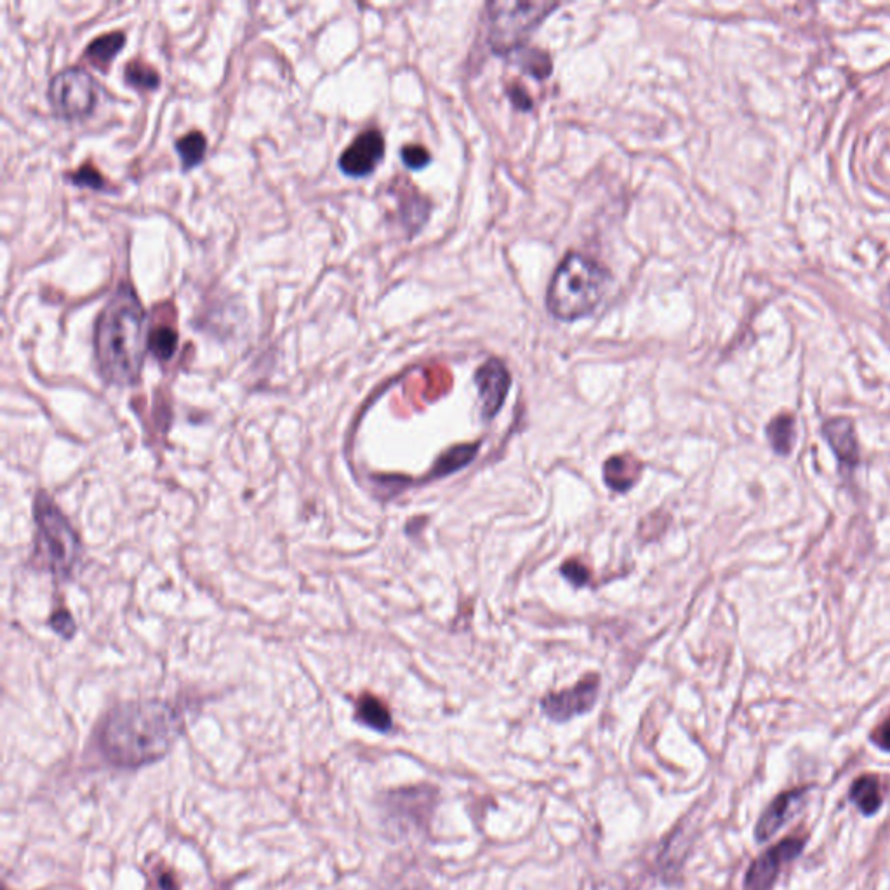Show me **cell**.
<instances>
[{
    "label": "cell",
    "mask_w": 890,
    "mask_h": 890,
    "mask_svg": "<svg viewBox=\"0 0 890 890\" xmlns=\"http://www.w3.org/2000/svg\"><path fill=\"white\" fill-rule=\"evenodd\" d=\"M159 882L160 889L162 890H178V885H176V882H174L173 875H169V873L160 875Z\"/></svg>",
    "instance_id": "obj_29"
},
{
    "label": "cell",
    "mask_w": 890,
    "mask_h": 890,
    "mask_svg": "<svg viewBox=\"0 0 890 890\" xmlns=\"http://www.w3.org/2000/svg\"><path fill=\"white\" fill-rule=\"evenodd\" d=\"M475 385L482 402V416L491 419L505 404L506 395L512 386V376L499 359H489L475 372Z\"/></svg>",
    "instance_id": "obj_10"
},
{
    "label": "cell",
    "mask_w": 890,
    "mask_h": 890,
    "mask_svg": "<svg viewBox=\"0 0 890 890\" xmlns=\"http://www.w3.org/2000/svg\"><path fill=\"white\" fill-rule=\"evenodd\" d=\"M400 157H402V162L409 169H414V171L423 169V167L428 166L432 162V155L421 145H406V147L400 150Z\"/></svg>",
    "instance_id": "obj_24"
},
{
    "label": "cell",
    "mask_w": 890,
    "mask_h": 890,
    "mask_svg": "<svg viewBox=\"0 0 890 890\" xmlns=\"http://www.w3.org/2000/svg\"><path fill=\"white\" fill-rule=\"evenodd\" d=\"M176 348H178V334L171 327H157L148 336V350L155 355V359L167 362L176 353Z\"/></svg>",
    "instance_id": "obj_20"
},
{
    "label": "cell",
    "mask_w": 890,
    "mask_h": 890,
    "mask_svg": "<svg viewBox=\"0 0 890 890\" xmlns=\"http://www.w3.org/2000/svg\"><path fill=\"white\" fill-rule=\"evenodd\" d=\"M809 790H811V786H802L795 790L783 791L781 795L774 798L758 819L757 826H755V840L757 842L771 840L804 805Z\"/></svg>",
    "instance_id": "obj_11"
},
{
    "label": "cell",
    "mask_w": 890,
    "mask_h": 890,
    "mask_svg": "<svg viewBox=\"0 0 890 890\" xmlns=\"http://www.w3.org/2000/svg\"><path fill=\"white\" fill-rule=\"evenodd\" d=\"M871 743L878 746L880 750L890 751V718H887L884 724L878 725L877 729L871 732Z\"/></svg>",
    "instance_id": "obj_26"
},
{
    "label": "cell",
    "mask_w": 890,
    "mask_h": 890,
    "mask_svg": "<svg viewBox=\"0 0 890 890\" xmlns=\"http://www.w3.org/2000/svg\"><path fill=\"white\" fill-rule=\"evenodd\" d=\"M805 838H784L750 864L744 877V890H772L786 864L804 852Z\"/></svg>",
    "instance_id": "obj_7"
},
{
    "label": "cell",
    "mask_w": 890,
    "mask_h": 890,
    "mask_svg": "<svg viewBox=\"0 0 890 890\" xmlns=\"http://www.w3.org/2000/svg\"><path fill=\"white\" fill-rule=\"evenodd\" d=\"M642 473V463L631 454H621L609 459L604 465L605 484L612 491L625 492L633 487Z\"/></svg>",
    "instance_id": "obj_14"
},
{
    "label": "cell",
    "mask_w": 890,
    "mask_h": 890,
    "mask_svg": "<svg viewBox=\"0 0 890 890\" xmlns=\"http://www.w3.org/2000/svg\"><path fill=\"white\" fill-rule=\"evenodd\" d=\"M357 718L374 731L388 732L392 729V713L374 696H364L357 705Z\"/></svg>",
    "instance_id": "obj_16"
},
{
    "label": "cell",
    "mask_w": 890,
    "mask_h": 890,
    "mask_svg": "<svg viewBox=\"0 0 890 890\" xmlns=\"http://www.w3.org/2000/svg\"><path fill=\"white\" fill-rule=\"evenodd\" d=\"M147 315L129 282H122L103 306L94 327V352L101 376L113 385L140 378L148 348Z\"/></svg>",
    "instance_id": "obj_1"
},
{
    "label": "cell",
    "mask_w": 890,
    "mask_h": 890,
    "mask_svg": "<svg viewBox=\"0 0 890 890\" xmlns=\"http://www.w3.org/2000/svg\"><path fill=\"white\" fill-rule=\"evenodd\" d=\"M611 273L583 253H567L558 263L546 291L548 312L560 322L583 319L604 299Z\"/></svg>",
    "instance_id": "obj_3"
},
{
    "label": "cell",
    "mask_w": 890,
    "mask_h": 890,
    "mask_svg": "<svg viewBox=\"0 0 890 890\" xmlns=\"http://www.w3.org/2000/svg\"><path fill=\"white\" fill-rule=\"evenodd\" d=\"M37 552L42 564L54 574L68 578L80 555V543L72 525L46 494L35 503Z\"/></svg>",
    "instance_id": "obj_5"
},
{
    "label": "cell",
    "mask_w": 890,
    "mask_h": 890,
    "mask_svg": "<svg viewBox=\"0 0 890 890\" xmlns=\"http://www.w3.org/2000/svg\"><path fill=\"white\" fill-rule=\"evenodd\" d=\"M508 93H510V100H512L515 107L522 108V110H529L532 107L531 96L525 93L524 89L512 87Z\"/></svg>",
    "instance_id": "obj_28"
},
{
    "label": "cell",
    "mask_w": 890,
    "mask_h": 890,
    "mask_svg": "<svg viewBox=\"0 0 890 890\" xmlns=\"http://www.w3.org/2000/svg\"><path fill=\"white\" fill-rule=\"evenodd\" d=\"M598 689L600 678L595 673H590L567 691L546 694L541 699V710L553 722H567L592 710L597 703Z\"/></svg>",
    "instance_id": "obj_8"
},
{
    "label": "cell",
    "mask_w": 890,
    "mask_h": 890,
    "mask_svg": "<svg viewBox=\"0 0 890 890\" xmlns=\"http://www.w3.org/2000/svg\"><path fill=\"white\" fill-rule=\"evenodd\" d=\"M124 79L129 86L141 89V91H153L160 86V75L141 61H131L127 65Z\"/></svg>",
    "instance_id": "obj_21"
},
{
    "label": "cell",
    "mask_w": 890,
    "mask_h": 890,
    "mask_svg": "<svg viewBox=\"0 0 890 890\" xmlns=\"http://www.w3.org/2000/svg\"><path fill=\"white\" fill-rule=\"evenodd\" d=\"M477 449H479V444H463L452 447L449 451L444 452L439 461L435 463L432 477H445V475L458 472L463 466L472 463L477 456Z\"/></svg>",
    "instance_id": "obj_18"
},
{
    "label": "cell",
    "mask_w": 890,
    "mask_h": 890,
    "mask_svg": "<svg viewBox=\"0 0 890 890\" xmlns=\"http://www.w3.org/2000/svg\"><path fill=\"white\" fill-rule=\"evenodd\" d=\"M385 157V138L378 129L360 133L339 157V169L352 178H366L374 173Z\"/></svg>",
    "instance_id": "obj_9"
},
{
    "label": "cell",
    "mask_w": 890,
    "mask_h": 890,
    "mask_svg": "<svg viewBox=\"0 0 890 890\" xmlns=\"http://www.w3.org/2000/svg\"><path fill=\"white\" fill-rule=\"evenodd\" d=\"M180 711L162 701L119 706L101 731V748L113 764L138 767L166 755L181 732Z\"/></svg>",
    "instance_id": "obj_2"
},
{
    "label": "cell",
    "mask_w": 890,
    "mask_h": 890,
    "mask_svg": "<svg viewBox=\"0 0 890 890\" xmlns=\"http://www.w3.org/2000/svg\"><path fill=\"white\" fill-rule=\"evenodd\" d=\"M527 74L532 75L534 79H546L552 74V60L546 53H541L538 49H531L524 54V61H520Z\"/></svg>",
    "instance_id": "obj_22"
},
{
    "label": "cell",
    "mask_w": 890,
    "mask_h": 890,
    "mask_svg": "<svg viewBox=\"0 0 890 890\" xmlns=\"http://www.w3.org/2000/svg\"><path fill=\"white\" fill-rule=\"evenodd\" d=\"M98 84L82 68H65L49 82L47 96L54 113L61 119L79 120L94 112L98 105Z\"/></svg>",
    "instance_id": "obj_6"
},
{
    "label": "cell",
    "mask_w": 890,
    "mask_h": 890,
    "mask_svg": "<svg viewBox=\"0 0 890 890\" xmlns=\"http://www.w3.org/2000/svg\"><path fill=\"white\" fill-rule=\"evenodd\" d=\"M823 435L826 442L830 444L831 451L835 452L840 466L852 472L859 465L861 454H859L856 430H854V423L851 419H830L823 426Z\"/></svg>",
    "instance_id": "obj_12"
},
{
    "label": "cell",
    "mask_w": 890,
    "mask_h": 890,
    "mask_svg": "<svg viewBox=\"0 0 890 890\" xmlns=\"http://www.w3.org/2000/svg\"><path fill=\"white\" fill-rule=\"evenodd\" d=\"M560 7L550 2H491L487 4L489 46L505 56L524 46L532 32Z\"/></svg>",
    "instance_id": "obj_4"
},
{
    "label": "cell",
    "mask_w": 890,
    "mask_h": 890,
    "mask_svg": "<svg viewBox=\"0 0 890 890\" xmlns=\"http://www.w3.org/2000/svg\"><path fill=\"white\" fill-rule=\"evenodd\" d=\"M68 180L74 185L84 186V188H93V190H105V178L101 176L100 171H96L93 166H82L79 171L70 174Z\"/></svg>",
    "instance_id": "obj_23"
},
{
    "label": "cell",
    "mask_w": 890,
    "mask_h": 890,
    "mask_svg": "<svg viewBox=\"0 0 890 890\" xmlns=\"http://www.w3.org/2000/svg\"><path fill=\"white\" fill-rule=\"evenodd\" d=\"M562 574L574 586H585L590 581V569L576 560L565 562L562 565Z\"/></svg>",
    "instance_id": "obj_25"
},
{
    "label": "cell",
    "mask_w": 890,
    "mask_h": 890,
    "mask_svg": "<svg viewBox=\"0 0 890 890\" xmlns=\"http://www.w3.org/2000/svg\"><path fill=\"white\" fill-rule=\"evenodd\" d=\"M176 152L180 155L181 166L185 171L199 166L206 157L207 140L200 131H192L176 140Z\"/></svg>",
    "instance_id": "obj_19"
},
{
    "label": "cell",
    "mask_w": 890,
    "mask_h": 890,
    "mask_svg": "<svg viewBox=\"0 0 890 890\" xmlns=\"http://www.w3.org/2000/svg\"><path fill=\"white\" fill-rule=\"evenodd\" d=\"M53 628L61 635L70 637L74 633V621H72L68 612L61 611L53 618Z\"/></svg>",
    "instance_id": "obj_27"
},
{
    "label": "cell",
    "mask_w": 890,
    "mask_h": 890,
    "mask_svg": "<svg viewBox=\"0 0 890 890\" xmlns=\"http://www.w3.org/2000/svg\"><path fill=\"white\" fill-rule=\"evenodd\" d=\"M849 800L856 805L857 811L863 816H875L884 805V793L880 786V778L873 774H864L852 783Z\"/></svg>",
    "instance_id": "obj_13"
},
{
    "label": "cell",
    "mask_w": 890,
    "mask_h": 890,
    "mask_svg": "<svg viewBox=\"0 0 890 890\" xmlns=\"http://www.w3.org/2000/svg\"><path fill=\"white\" fill-rule=\"evenodd\" d=\"M126 46V37L122 32H110V34L101 35L98 39H94L86 49V58L93 65H100L101 68H107L112 63L113 58Z\"/></svg>",
    "instance_id": "obj_15"
},
{
    "label": "cell",
    "mask_w": 890,
    "mask_h": 890,
    "mask_svg": "<svg viewBox=\"0 0 890 890\" xmlns=\"http://www.w3.org/2000/svg\"><path fill=\"white\" fill-rule=\"evenodd\" d=\"M765 433L776 454L788 456L795 445V418L791 414H779L767 425Z\"/></svg>",
    "instance_id": "obj_17"
}]
</instances>
